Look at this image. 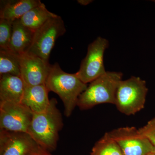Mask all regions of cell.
Instances as JSON below:
<instances>
[{"instance_id": "obj_1", "label": "cell", "mask_w": 155, "mask_h": 155, "mask_svg": "<svg viewBox=\"0 0 155 155\" xmlns=\"http://www.w3.org/2000/svg\"><path fill=\"white\" fill-rule=\"evenodd\" d=\"M57 100H50L47 109L34 113L28 134L39 146L51 151L56 149L59 133L64 126L62 114L57 107Z\"/></svg>"}, {"instance_id": "obj_2", "label": "cell", "mask_w": 155, "mask_h": 155, "mask_svg": "<svg viewBox=\"0 0 155 155\" xmlns=\"http://www.w3.org/2000/svg\"><path fill=\"white\" fill-rule=\"evenodd\" d=\"M45 85L48 92L55 93L62 100L64 114L67 117L71 116L77 105L79 96L87 86L76 73L64 72L58 63L51 65Z\"/></svg>"}, {"instance_id": "obj_3", "label": "cell", "mask_w": 155, "mask_h": 155, "mask_svg": "<svg viewBox=\"0 0 155 155\" xmlns=\"http://www.w3.org/2000/svg\"><path fill=\"white\" fill-rule=\"evenodd\" d=\"M122 76L121 72L107 71L87 85L79 96L77 106L80 110H86L100 104H115L117 87Z\"/></svg>"}, {"instance_id": "obj_4", "label": "cell", "mask_w": 155, "mask_h": 155, "mask_svg": "<svg viewBox=\"0 0 155 155\" xmlns=\"http://www.w3.org/2000/svg\"><path fill=\"white\" fill-rule=\"evenodd\" d=\"M148 89L145 81L132 76L119 83L116 93L118 110L127 116L134 115L144 108Z\"/></svg>"}, {"instance_id": "obj_5", "label": "cell", "mask_w": 155, "mask_h": 155, "mask_svg": "<svg viewBox=\"0 0 155 155\" xmlns=\"http://www.w3.org/2000/svg\"><path fill=\"white\" fill-rule=\"evenodd\" d=\"M66 31L64 20L61 16L56 15L35 31L33 41L27 53L49 63L56 41Z\"/></svg>"}, {"instance_id": "obj_6", "label": "cell", "mask_w": 155, "mask_h": 155, "mask_svg": "<svg viewBox=\"0 0 155 155\" xmlns=\"http://www.w3.org/2000/svg\"><path fill=\"white\" fill-rule=\"evenodd\" d=\"M109 44L107 40L98 37L89 45L86 56L81 61L79 70L75 73L84 83L87 84L107 72L104 57Z\"/></svg>"}, {"instance_id": "obj_7", "label": "cell", "mask_w": 155, "mask_h": 155, "mask_svg": "<svg viewBox=\"0 0 155 155\" xmlns=\"http://www.w3.org/2000/svg\"><path fill=\"white\" fill-rule=\"evenodd\" d=\"M33 114L21 102H0V129L28 134Z\"/></svg>"}, {"instance_id": "obj_8", "label": "cell", "mask_w": 155, "mask_h": 155, "mask_svg": "<svg viewBox=\"0 0 155 155\" xmlns=\"http://www.w3.org/2000/svg\"><path fill=\"white\" fill-rule=\"evenodd\" d=\"M108 133L119 146L123 155H147L155 153L150 141L135 127H120Z\"/></svg>"}, {"instance_id": "obj_9", "label": "cell", "mask_w": 155, "mask_h": 155, "mask_svg": "<svg viewBox=\"0 0 155 155\" xmlns=\"http://www.w3.org/2000/svg\"><path fill=\"white\" fill-rule=\"evenodd\" d=\"M21 77L28 86L45 84L51 65L38 56L26 53L19 56Z\"/></svg>"}, {"instance_id": "obj_10", "label": "cell", "mask_w": 155, "mask_h": 155, "mask_svg": "<svg viewBox=\"0 0 155 155\" xmlns=\"http://www.w3.org/2000/svg\"><path fill=\"white\" fill-rule=\"evenodd\" d=\"M39 147L28 133L0 129V155H26Z\"/></svg>"}, {"instance_id": "obj_11", "label": "cell", "mask_w": 155, "mask_h": 155, "mask_svg": "<svg viewBox=\"0 0 155 155\" xmlns=\"http://www.w3.org/2000/svg\"><path fill=\"white\" fill-rule=\"evenodd\" d=\"M25 87V84L21 76L10 74L1 75L0 102H21Z\"/></svg>"}, {"instance_id": "obj_12", "label": "cell", "mask_w": 155, "mask_h": 155, "mask_svg": "<svg viewBox=\"0 0 155 155\" xmlns=\"http://www.w3.org/2000/svg\"><path fill=\"white\" fill-rule=\"evenodd\" d=\"M48 92L45 84L35 86L25 84L21 103L28 107L33 113L43 112L50 105Z\"/></svg>"}, {"instance_id": "obj_13", "label": "cell", "mask_w": 155, "mask_h": 155, "mask_svg": "<svg viewBox=\"0 0 155 155\" xmlns=\"http://www.w3.org/2000/svg\"><path fill=\"white\" fill-rule=\"evenodd\" d=\"M35 31L25 27L19 19L13 22L9 49L20 56L28 52L33 41Z\"/></svg>"}, {"instance_id": "obj_14", "label": "cell", "mask_w": 155, "mask_h": 155, "mask_svg": "<svg viewBox=\"0 0 155 155\" xmlns=\"http://www.w3.org/2000/svg\"><path fill=\"white\" fill-rule=\"evenodd\" d=\"M0 19L14 22L42 4L40 0H14L1 2Z\"/></svg>"}, {"instance_id": "obj_15", "label": "cell", "mask_w": 155, "mask_h": 155, "mask_svg": "<svg viewBox=\"0 0 155 155\" xmlns=\"http://www.w3.org/2000/svg\"><path fill=\"white\" fill-rule=\"evenodd\" d=\"M56 15L49 11L42 3L28 11L19 20L22 25L35 31Z\"/></svg>"}, {"instance_id": "obj_16", "label": "cell", "mask_w": 155, "mask_h": 155, "mask_svg": "<svg viewBox=\"0 0 155 155\" xmlns=\"http://www.w3.org/2000/svg\"><path fill=\"white\" fill-rule=\"evenodd\" d=\"M21 76L19 56L9 49L0 50V75Z\"/></svg>"}, {"instance_id": "obj_17", "label": "cell", "mask_w": 155, "mask_h": 155, "mask_svg": "<svg viewBox=\"0 0 155 155\" xmlns=\"http://www.w3.org/2000/svg\"><path fill=\"white\" fill-rule=\"evenodd\" d=\"M91 155H123V154L117 143L108 133H106L95 144Z\"/></svg>"}, {"instance_id": "obj_18", "label": "cell", "mask_w": 155, "mask_h": 155, "mask_svg": "<svg viewBox=\"0 0 155 155\" xmlns=\"http://www.w3.org/2000/svg\"><path fill=\"white\" fill-rule=\"evenodd\" d=\"M13 24L12 21L0 19V50L9 49Z\"/></svg>"}, {"instance_id": "obj_19", "label": "cell", "mask_w": 155, "mask_h": 155, "mask_svg": "<svg viewBox=\"0 0 155 155\" xmlns=\"http://www.w3.org/2000/svg\"><path fill=\"white\" fill-rule=\"evenodd\" d=\"M139 130L151 143L154 148L155 153V118Z\"/></svg>"}, {"instance_id": "obj_20", "label": "cell", "mask_w": 155, "mask_h": 155, "mask_svg": "<svg viewBox=\"0 0 155 155\" xmlns=\"http://www.w3.org/2000/svg\"><path fill=\"white\" fill-rule=\"evenodd\" d=\"M26 155H53L50 153L49 151L44 149L41 147H39L36 149Z\"/></svg>"}, {"instance_id": "obj_21", "label": "cell", "mask_w": 155, "mask_h": 155, "mask_svg": "<svg viewBox=\"0 0 155 155\" xmlns=\"http://www.w3.org/2000/svg\"><path fill=\"white\" fill-rule=\"evenodd\" d=\"M78 3H79L81 5L86 6L90 4L93 2L91 0H78Z\"/></svg>"}, {"instance_id": "obj_22", "label": "cell", "mask_w": 155, "mask_h": 155, "mask_svg": "<svg viewBox=\"0 0 155 155\" xmlns=\"http://www.w3.org/2000/svg\"><path fill=\"white\" fill-rule=\"evenodd\" d=\"M147 155H155V153H151Z\"/></svg>"}]
</instances>
